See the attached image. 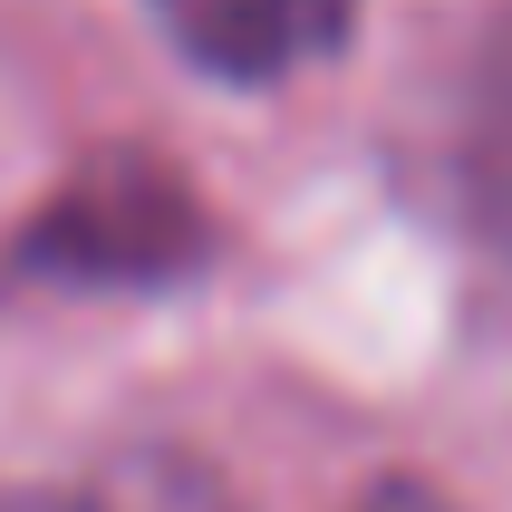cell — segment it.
<instances>
[{"mask_svg":"<svg viewBox=\"0 0 512 512\" xmlns=\"http://www.w3.org/2000/svg\"><path fill=\"white\" fill-rule=\"evenodd\" d=\"M213 242L194 184L155 155H97L87 174H68V194L20 232V271L78 290H155L184 281Z\"/></svg>","mask_w":512,"mask_h":512,"instance_id":"1","label":"cell"},{"mask_svg":"<svg viewBox=\"0 0 512 512\" xmlns=\"http://www.w3.org/2000/svg\"><path fill=\"white\" fill-rule=\"evenodd\" d=\"M155 20H165V39L203 78L281 87L348 39L358 0H155Z\"/></svg>","mask_w":512,"mask_h":512,"instance_id":"2","label":"cell"},{"mask_svg":"<svg viewBox=\"0 0 512 512\" xmlns=\"http://www.w3.org/2000/svg\"><path fill=\"white\" fill-rule=\"evenodd\" d=\"M455 203L512 261V0L484 29V49L464 68V97H455Z\"/></svg>","mask_w":512,"mask_h":512,"instance_id":"3","label":"cell"},{"mask_svg":"<svg viewBox=\"0 0 512 512\" xmlns=\"http://www.w3.org/2000/svg\"><path fill=\"white\" fill-rule=\"evenodd\" d=\"M0 512H165V503H116V493H0Z\"/></svg>","mask_w":512,"mask_h":512,"instance_id":"4","label":"cell"},{"mask_svg":"<svg viewBox=\"0 0 512 512\" xmlns=\"http://www.w3.org/2000/svg\"><path fill=\"white\" fill-rule=\"evenodd\" d=\"M358 512H445V503H435L426 484H377V493H368Z\"/></svg>","mask_w":512,"mask_h":512,"instance_id":"5","label":"cell"}]
</instances>
